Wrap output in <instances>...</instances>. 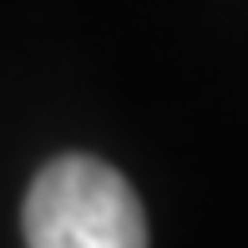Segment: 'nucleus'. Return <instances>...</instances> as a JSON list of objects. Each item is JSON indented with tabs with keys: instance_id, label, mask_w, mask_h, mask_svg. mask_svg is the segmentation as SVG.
<instances>
[{
	"instance_id": "1",
	"label": "nucleus",
	"mask_w": 248,
	"mask_h": 248,
	"mask_svg": "<svg viewBox=\"0 0 248 248\" xmlns=\"http://www.w3.org/2000/svg\"><path fill=\"white\" fill-rule=\"evenodd\" d=\"M26 248H147L132 183L96 157H56L26 193Z\"/></svg>"
}]
</instances>
